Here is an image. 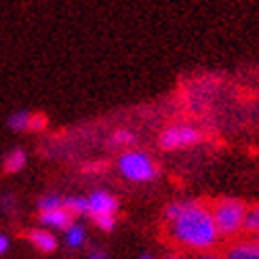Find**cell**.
Returning <instances> with one entry per match:
<instances>
[{"label": "cell", "mask_w": 259, "mask_h": 259, "mask_svg": "<svg viewBox=\"0 0 259 259\" xmlns=\"http://www.w3.org/2000/svg\"><path fill=\"white\" fill-rule=\"evenodd\" d=\"M36 206H38V211H51V209H57V206H63V196H59V194H55V192L42 194V196L36 200Z\"/></svg>", "instance_id": "4fadbf2b"}, {"label": "cell", "mask_w": 259, "mask_h": 259, "mask_svg": "<svg viewBox=\"0 0 259 259\" xmlns=\"http://www.w3.org/2000/svg\"><path fill=\"white\" fill-rule=\"evenodd\" d=\"M200 141H202V133L196 126L190 124H171L158 137V144L162 150H184L200 144Z\"/></svg>", "instance_id": "277c9868"}, {"label": "cell", "mask_w": 259, "mask_h": 259, "mask_svg": "<svg viewBox=\"0 0 259 259\" xmlns=\"http://www.w3.org/2000/svg\"><path fill=\"white\" fill-rule=\"evenodd\" d=\"M118 171L124 179L135 181V184H146V181L156 179L158 166L154 164L150 154L139 150H126L118 158Z\"/></svg>", "instance_id": "3957f363"}, {"label": "cell", "mask_w": 259, "mask_h": 259, "mask_svg": "<svg viewBox=\"0 0 259 259\" xmlns=\"http://www.w3.org/2000/svg\"><path fill=\"white\" fill-rule=\"evenodd\" d=\"M211 213L215 219V226L219 236H234L244 228V215H247V204L238 198H219L213 206Z\"/></svg>", "instance_id": "7a4b0ae2"}, {"label": "cell", "mask_w": 259, "mask_h": 259, "mask_svg": "<svg viewBox=\"0 0 259 259\" xmlns=\"http://www.w3.org/2000/svg\"><path fill=\"white\" fill-rule=\"evenodd\" d=\"M28 238H30V242L34 244V247L38 251H42V253H53L57 249V238H55V234L49 228H34V230H30Z\"/></svg>", "instance_id": "52a82bcc"}, {"label": "cell", "mask_w": 259, "mask_h": 259, "mask_svg": "<svg viewBox=\"0 0 259 259\" xmlns=\"http://www.w3.org/2000/svg\"><path fill=\"white\" fill-rule=\"evenodd\" d=\"M89 259H110V257H108L106 253H101V251H93Z\"/></svg>", "instance_id": "ffe728a7"}, {"label": "cell", "mask_w": 259, "mask_h": 259, "mask_svg": "<svg viewBox=\"0 0 259 259\" xmlns=\"http://www.w3.org/2000/svg\"><path fill=\"white\" fill-rule=\"evenodd\" d=\"M106 166H108V162L97 160V162H89V164H84V171H89V173H101V171H106Z\"/></svg>", "instance_id": "e0dca14e"}, {"label": "cell", "mask_w": 259, "mask_h": 259, "mask_svg": "<svg viewBox=\"0 0 259 259\" xmlns=\"http://www.w3.org/2000/svg\"><path fill=\"white\" fill-rule=\"evenodd\" d=\"M47 126V118L40 114H34V118H32V131H42V128Z\"/></svg>", "instance_id": "ac0fdd59"}, {"label": "cell", "mask_w": 259, "mask_h": 259, "mask_svg": "<svg viewBox=\"0 0 259 259\" xmlns=\"http://www.w3.org/2000/svg\"><path fill=\"white\" fill-rule=\"evenodd\" d=\"M89 198V215L93 219L99 217H116L118 213V198L112 196L110 192H103V190H95Z\"/></svg>", "instance_id": "5b68a950"}, {"label": "cell", "mask_w": 259, "mask_h": 259, "mask_svg": "<svg viewBox=\"0 0 259 259\" xmlns=\"http://www.w3.org/2000/svg\"><path fill=\"white\" fill-rule=\"evenodd\" d=\"M25 164H28V154H25L23 148H11L3 156V171L9 175H15V173L23 171Z\"/></svg>", "instance_id": "9c48e42d"}, {"label": "cell", "mask_w": 259, "mask_h": 259, "mask_svg": "<svg viewBox=\"0 0 259 259\" xmlns=\"http://www.w3.org/2000/svg\"><path fill=\"white\" fill-rule=\"evenodd\" d=\"M9 249H11V238H9L7 234H3V232H0V255L9 253Z\"/></svg>", "instance_id": "d6986e66"}, {"label": "cell", "mask_w": 259, "mask_h": 259, "mask_svg": "<svg viewBox=\"0 0 259 259\" xmlns=\"http://www.w3.org/2000/svg\"><path fill=\"white\" fill-rule=\"evenodd\" d=\"M169 236L186 249L209 251L217 242L219 232L209 206L186 200L181 213L169 222Z\"/></svg>", "instance_id": "6da1fadb"}, {"label": "cell", "mask_w": 259, "mask_h": 259, "mask_svg": "<svg viewBox=\"0 0 259 259\" xmlns=\"http://www.w3.org/2000/svg\"><path fill=\"white\" fill-rule=\"evenodd\" d=\"M196 259H222L219 255H213V253H202V255H198Z\"/></svg>", "instance_id": "44dd1931"}, {"label": "cell", "mask_w": 259, "mask_h": 259, "mask_svg": "<svg viewBox=\"0 0 259 259\" xmlns=\"http://www.w3.org/2000/svg\"><path fill=\"white\" fill-rule=\"evenodd\" d=\"M63 206H66L74 217L89 215V198H84V196H68V198H63Z\"/></svg>", "instance_id": "7c38bea8"}, {"label": "cell", "mask_w": 259, "mask_h": 259, "mask_svg": "<svg viewBox=\"0 0 259 259\" xmlns=\"http://www.w3.org/2000/svg\"><path fill=\"white\" fill-rule=\"evenodd\" d=\"M244 230L259 234V204L253 206V209H247V215H244Z\"/></svg>", "instance_id": "9a60e30c"}, {"label": "cell", "mask_w": 259, "mask_h": 259, "mask_svg": "<svg viewBox=\"0 0 259 259\" xmlns=\"http://www.w3.org/2000/svg\"><path fill=\"white\" fill-rule=\"evenodd\" d=\"M135 144V133L128 131V128H118L112 139H110V146L114 148H122V146H133Z\"/></svg>", "instance_id": "5bb4252c"}, {"label": "cell", "mask_w": 259, "mask_h": 259, "mask_svg": "<svg viewBox=\"0 0 259 259\" xmlns=\"http://www.w3.org/2000/svg\"><path fill=\"white\" fill-rule=\"evenodd\" d=\"M224 259H259V240H242L230 244Z\"/></svg>", "instance_id": "ba28073f"}, {"label": "cell", "mask_w": 259, "mask_h": 259, "mask_svg": "<svg viewBox=\"0 0 259 259\" xmlns=\"http://www.w3.org/2000/svg\"><path fill=\"white\" fill-rule=\"evenodd\" d=\"M166 259H186V257H184V255H169Z\"/></svg>", "instance_id": "7402d4cb"}, {"label": "cell", "mask_w": 259, "mask_h": 259, "mask_svg": "<svg viewBox=\"0 0 259 259\" xmlns=\"http://www.w3.org/2000/svg\"><path fill=\"white\" fill-rule=\"evenodd\" d=\"M139 259H154L150 253H144V255H139Z\"/></svg>", "instance_id": "603a6c76"}, {"label": "cell", "mask_w": 259, "mask_h": 259, "mask_svg": "<svg viewBox=\"0 0 259 259\" xmlns=\"http://www.w3.org/2000/svg\"><path fill=\"white\" fill-rule=\"evenodd\" d=\"M32 118L34 114L30 110H15L13 114H9L7 118V126L15 133H25V131H32Z\"/></svg>", "instance_id": "30bf717a"}, {"label": "cell", "mask_w": 259, "mask_h": 259, "mask_svg": "<svg viewBox=\"0 0 259 259\" xmlns=\"http://www.w3.org/2000/svg\"><path fill=\"white\" fill-rule=\"evenodd\" d=\"M15 204H17V198H15V194L13 192H3L0 194V211L9 213V211L15 209Z\"/></svg>", "instance_id": "2e32d148"}, {"label": "cell", "mask_w": 259, "mask_h": 259, "mask_svg": "<svg viewBox=\"0 0 259 259\" xmlns=\"http://www.w3.org/2000/svg\"><path fill=\"white\" fill-rule=\"evenodd\" d=\"M38 224L49 230H66L68 226L74 224V215L66 206H57V209H51V211H40Z\"/></svg>", "instance_id": "8992f818"}, {"label": "cell", "mask_w": 259, "mask_h": 259, "mask_svg": "<svg viewBox=\"0 0 259 259\" xmlns=\"http://www.w3.org/2000/svg\"><path fill=\"white\" fill-rule=\"evenodd\" d=\"M66 244L68 247H72V249H78V247H82L84 244V238H87V230L80 226V224H72V226H68L66 230Z\"/></svg>", "instance_id": "8fae6325"}]
</instances>
